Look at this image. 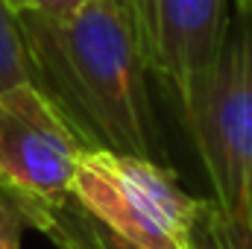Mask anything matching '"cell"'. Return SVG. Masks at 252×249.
Wrapping results in <instances>:
<instances>
[{"label": "cell", "instance_id": "7a4b0ae2", "mask_svg": "<svg viewBox=\"0 0 252 249\" xmlns=\"http://www.w3.org/2000/svg\"><path fill=\"white\" fill-rule=\"evenodd\" d=\"M214 202L252 226V12L235 9L214 64L176 106Z\"/></svg>", "mask_w": 252, "mask_h": 249}, {"label": "cell", "instance_id": "8992f818", "mask_svg": "<svg viewBox=\"0 0 252 249\" xmlns=\"http://www.w3.org/2000/svg\"><path fill=\"white\" fill-rule=\"evenodd\" d=\"M35 232L50 238L56 249H141L126 244L118 235H112L109 229H103L94 217H88L73 202V196L56 211H50L47 217H41Z\"/></svg>", "mask_w": 252, "mask_h": 249}, {"label": "cell", "instance_id": "52a82bcc", "mask_svg": "<svg viewBox=\"0 0 252 249\" xmlns=\"http://www.w3.org/2000/svg\"><path fill=\"white\" fill-rule=\"evenodd\" d=\"M185 249H252V226L229 217L214 199H199Z\"/></svg>", "mask_w": 252, "mask_h": 249}, {"label": "cell", "instance_id": "3957f363", "mask_svg": "<svg viewBox=\"0 0 252 249\" xmlns=\"http://www.w3.org/2000/svg\"><path fill=\"white\" fill-rule=\"evenodd\" d=\"M70 196L103 229L141 249H185L199 202L164 161L112 150L79 156Z\"/></svg>", "mask_w": 252, "mask_h": 249}, {"label": "cell", "instance_id": "8fae6325", "mask_svg": "<svg viewBox=\"0 0 252 249\" xmlns=\"http://www.w3.org/2000/svg\"><path fill=\"white\" fill-rule=\"evenodd\" d=\"M235 9H241V12H252V0H235Z\"/></svg>", "mask_w": 252, "mask_h": 249}, {"label": "cell", "instance_id": "277c9868", "mask_svg": "<svg viewBox=\"0 0 252 249\" xmlns=\"http://www.w3.org/2000/svg\"><path fill=\"white\" fill-rule=\"evenodd\" d=\"M82 153L79 135L32 82L0 91V196L12 202L24 226L35 229L70 199Z\"/></svg>", "mask_w": 252, "mask_h": 249}, {"label": "cell", "instance_id": "6da1fadb", "mask_svg": "<svg viewBox=\"0 0 252 249\" xmlns=\"http://www.w3.org/2000/svg\"><path fill=\"white\" fill-rule=\"evenodd\" d=\"M30 82L85 150L158 161V126L129 0H88L67 18L15 15Z\"/></svg>", "mask_w": 252, "mask_h": 249}, {"label": "cell", "instance_id": "ba28073f", "mask_svg": "<svg viewBox=\"0 0 252 249\" xmlns=\"http://www.w3.org/2000/svg\"><path fill=\"white\" fill-rule=\"evenodd\" d=\"M30 82V64L27 50L21 41V30L15 21V12L6 0H0V91Z\"/></svg>", "mask_w": 252, "mask_h": 249}, {"label": "cell", "instance_id": "9c48e42d", "mask_svg": "<svg viewBox=\"0 0 252 249\" xmlns=\"http://www.w3.org/2000/svg\"><path fill=\"white\" fill-rule=\"evenodd\" d=\"M15 15H35V18H67L88 0H6Z\"/></svg>", "mask_w": 252, "mask_h": 249}, {"label": "cell", "instance_id": "30bf717a", "mask_svg": "<svg viewBox=\"0 0 252 249\" xmlns=\"http://www.w3.org/2000/svg\"><path fill=\"white\" fill-rule=\"evenodd\" d=\"M21 214L12 208L6 196H0V249H21V232H24Z\"/></svg>", "mask_w": 252, "mask_h": 249}, {"label": "cell", "instance_id": "5b68a950", "mask_svg": "<svg viewBox=\"0 0 252 249\" xmlns=\"http://www.w3.org/2000/svg\"><path fill=\"white\" fill-rule=\"evenodd\" d=\"M147 70L179 106L214 64L229 24L226 0H129Z\"/></svg>", "mask_w": 252, "mask_h": 249}]
</instances>
